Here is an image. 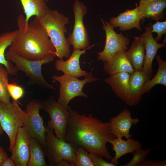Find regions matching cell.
<instances>
[{
    "label": "cell",
    "instance_id": "cell-1",
    "mask_svg": "<svg viewBox=\"0 0 166 166\" xmlns=\"http://www.w3.org/2000/svg\"><path fill=\"white\" fill-rule=\"evenodd\" d=\"M69 117L64 140L88 152L97 153L108 160L112 157L106 145L116 138L109 122H103L91 114H79L68 106Z\"/></svg>",
    "mask_w": 166,
    "mask_h": 166
},
{
    "label": "cell",
    "instance_id": "cell-2",
    "mask_svg": "<svg viewBox=\"0 0 166 166\" xmlns=\"http://www.w3.org/2000/svg\"><path fill=\"white\" fill-rule=\"evenodd\" d=\"M17 24L18 33L8 51L33 61L51 56L57 57L47 33L35 18L26 25L25 17L20 14L17 18Z\"/></svg>",
    "mask_w": 166,
    "mask_h": 166
},
{
    "label": "cell",
    "instance_id": "cell-3",
    "mask_svg": "<svg viewBox=\"0 0 166 166\" xmlns=\"http://www.w3.org/2000/svg\"><path fill=\"white\" fill-rule=\"evenodd\" d=\"M45 29L59 59L70 56V45L65 35L69 18L57 10L50 9L43 16L35 18Z\"/></svg>",
    "mask_w": 166,
    "mask_h": 166
},
{
    "label": "cell",
    "instance_id": "cell-4",
    "mask_svg": "<svg viewBox=\"0 0 166 166\" xmlns=\"http://www.w3.org/2000/svg\"><path fill=\"white\" fill-rule=\"evenodd\" d=\"M5 56L7 60L14 64L17 71H23L33 84L47 89H56L53 85L49 83L45 80L42 72V65L53 61L54 59V57L51 56L42 60L33 61L25 58L8 50L5 54Z\"/></svg>",
    "mask_w": 166,
    "mask_h": 166
},
{
    "label": "cell",
    "instance_id": "cell-5",
    "mask_svg": "<svg viewBox=\"0 0 166 166\" xmlns=\"http://www.w3.org/2000/svg\"><path fill=\"white\" fill-rule=\"evenodd\" d=\"M45 126L46 145L44 150L48 159L49 165L57 166L61 161L65 160L70 162L72 166H75V145L59 139L54 135L52 128L48 125Z\"/></svg>",
    "mask_w": 166,
    "mask_h": 166
},
{
    "label": "cell",
    "instance_id": "cell-6",
    "mask_svg": "<svg viewBox=\"0 0 166 166\" xmlns=\"http://www.w3.org/2000/svg\"><path fill=\"white\" fill-rule=\"evenodd\" d=\"M93 69L89 72L82 80H80L76 77L64 74L60 76H53V82L57 81L60 84L57 102L67 109L69 102L74 97H83L87 98V95L83 91L84 86L86 83L99 80L93 76L92 73Z\"/></svg>",
    "mask_w": 166,
    "mask_h": 166
},
{
    "label": "cell",
    "instance_id": "cell-7",
    "mask_svg": "<svg viewBox=\"0 0 166 166\" xmlns=\"http://www.w3.org/2000/svg\"><path fill=\"white\" fill-rule=\"evenodd\" d=\"M25 115V111L21 108L17 101H13L8 104L0 102V124L9 138L10 152L18 129L23 127Z\"/></svg>",
    "mask_w": 166,
    "mask_h": 166
},
{
    "label": "cell",
    "instance_id": "cell-8",
    "mask_svg": "<svg viewBox=\"0 0 166 166\" xmlns=\"http://www.w3.org/2000/svg\"><path fill=\"white\" fill-rule=\"evenodd\" d=\"M41 100L34 99L30 101L26 107L23 127L29 134L30 137L36 139L43 149L46 145L45 140L46 128L43 124L40 110L42 109V103Z\"/></svg>",
    "mask_w": 166,
    "mask_h": 166
},
{
    "label": "cell",
    "instance_id": "cell-9",
    "mask_svg": "<svg viewBox=\"0 0 166 166\" xmlns=\"http://www.w3.org/2000/svg\"><path fill=\"white\" fill-rule=\"evenodd\" d=\"M72 9L74 16V27L66 39L69 45L73 46V49H84L89 47L90 43L88 33L83 22L87 8L81 1L75 0Z\"/></svg>",
    "mask_w": 166,
    "mask_h": 166
},
{
    "label": "cell",
    "instance_id": "cell-10",
    "mask_svg": "<svg viewBox=\"0 0 166 166\" xmlns=\"http://www.w3.org/2000/svg\"><path fill=\"white\" fill-rule=\"evenodd\" d=\"M42 103V109L50 117L47 125L53 129L57 137L64 140L69 117L68 110L52 96Z\"/></svg>",
    "mask_w": 166,
    "mask_h": 166
},
{
    "label": "cell",
    "instance_id": "cell-11",
    "mask_svg": "<svg viewBox=\"0 0 166 166\" xmlns=\"http://www.w3.org/2000/svg\"><path fill=\"white\" fill-rule=\"evenodd\" d=\"M103 29L106 34L105 45L103 50L97 53V59L103 62L112 57L115 53L126 51L130 43L129 38L122 33L118 34L114 31L110 22L101 18Z\"/></svg>",
    "mask_w": 166,
    "mask_h": 166
},
{
    "label": "cell",
    "instance_id": "cell-12",
    "mask_svg": "<svg viewBox=\"0 0 166 166\" xmlns=\"http://www.w3.org/2000/svg\"><path fill=\"white\" fill-rule=\"evenodd\" d=\"M30 135L25 128L20 127L18 131L11 152V159L15 166H26L30 157Z\"/></svg>",
    "mask_w": 166,
    "mask_h": 166
},
{
    "label": "cell",
    "instance_id": "cell-13",
    "mask_svg": "<svg viewBox=\"0 0 166 166\" xmlns=\"http://www.w3.org/2000/svg\"><path fill=\"white\" fill-rule=\"evenodd\" d=\"M139 122L138 118H132L129 110L125 109L117 115L111 118L109 123L112 133L116 138L124 137L128 139L132 136L130 131L132 125Z\"/></svg>",
    "mask_w": 166,
    "mask_h": 166
},
{
    "label": "cell",
    "instance_id": "cell-14",
    "mask_svg": "<svg viewBox=\"0 0 166 166\" xmlns=\"http://www.w3.org/2000/svg\"><path fill=\"white\" fill-rule=\"evenodd\" d=\"M95 45H93L83 49H73V52L68 59L64 61L63 59L57 60L55 63V69L64 74L78 77L86 76L89 73L82 70L80 67V58L86 51L90 49Z\"/></svg>",
    "mask_w": 166,
    "mask_h": 166
},
{
    "label": "cell",
    "instance_id": "cell-15",
    "mask_svg": "<svg viewBox=\"0 0 166 166\" xmlns=\"http://www.w3.org/2000/svg\"><path fill=\"white\" fill-rule=\"evenodd\" d=\"M151 25L145 27V31L141 35L143 37L145 50V57L142 68L143 71L150 79L152 72V63L158 50L160 48L165 47V44L159 43L154 38L151 31Z\"/></svg>",
    "mask_w": 166,
    "mask_h": 166
},
{
    "label": "cell",
    "instance_id": "cell-16",
    "mask_svg": "<svg viewBox=\"0 0 166 166\" xmlns=\"http://www.w3.org/2000/svg\"><path fill=\"white\" fill-rule=\"evenodd\" d=\"M141 16L137 6L132 10L127 9L117 16L112 17L110 19V23L114 28L119 27L121 31H126L136 28L141 31L140 27Z\"/></svg>",
    "mask_w": 166,
    "mask_h": 166
},
{
    "label": "cell",
    "instance_id": "cell-17",
    "mask_svg": "<svg viewBox=\"0 0 166 166\" xmlns=\"http://www.w3.org/2000/svg\"><path fill=\"white\" fill-rule=\"evenodd\" d=\"M137 7L142 22L146 18L158 21L164 17L166 0H140Z\"/></svg>",
    "mask_w": 166,
    "mask_h": 166
},
{
    "label": "cell",
    "instance_id": "cell-18",
    "mask_svg": "<svg viewBox=\"0 0 166 166\" xmlns=\"http://www.w3.org/2000/svg\"><path fill=\"white\" fill-rule=\"evenodd\" d=\"M130 74L126 72H120L110 75L105 79L116 95L128 105L129 99Z\"/></svg>",
    "mask_w": 166,
    "mask_h": 166
},
{
    "label": "cell",
    "instance_id": "cell-19",
    "mask_svg": "<svg viewBox=\"0 0 166 166\" xmlns=\"http://www.w3.org/2000/svg\"><path fill=\"white\" fill-rule=\"evenodd\" d=\"M142 69L134 70L130 74L129 81V99L128 105L133 106L137 105L141 101L142 95L141 92L146 81L150 80Z\"/></svg>",
    "mask_w": 166,
    "mask_h": 166
},
{
    "label": "cell",
    "instance_id": "cell-20",
    "mask_svg": "<svg viewBox=\"0 0 166 166\" xmlns=\"http://www.w3.org/2000/svg\"><path fill=\"white\" fill-rule=\"evenodd\" d=\"M104 62L103 69L110 75L122 72L131 74L135 70L128 59L125 50L117 52L110 59Z\"/></svg>",
    "mask_w": 166,
    "mask_h": 166
},
{
    "label": "cell",
    "instance_id": "cell-21",
    "mask_svg": "<svg viewBox=\"0 0 166 166\" xmlns=\"http://www.w3.org/2000/svg\"><path fill=\"white\" fill-rule=\"evenodd\" d=\"M108 142L112 144V149L115 153V156L110 161L115 166L118 164V160L123 156L142 148L140 141L131 138L126 140H123L121 138H116L109 140Z\"/></svg>",
    "mask_w": 166,
    "mask_h": 166
},
{
    "label": "cell",
    "instance_id": "cell-22",
    "mask_svg": "<svg viewBox=\"0 0 166 166\" xmlns=\"http://www.w3.org/2000/svg\"><path fill=\"white\" fill-rule=\"evenodd\" d=\"M142 36L135 37L130 48L126 51L127 57L134 70L142 69L145 57Z\"/></svg>",
    "mask_w": 166,
    "mask_h": 166
},
{
    "label": "cell",
    "instance_id": "cell-23",
    "mask_svg": "<svg viewBox=\"0 0 166 166\" xmlns=\"http://www.w3.org/2000/svg\"><path fill=\"white\" fill-rule=\"evenodd\" d=\"M18 31L17 29L6 32L0 34V64L4 66L9 74L13 75H16L17 71L11 62L6 59L5 52L6 49L12 44Z\"/></svg>",
    "mask_w": 166,
    "mask_h": 166
},
{
    "label": "cell",
    "instance_id": "cell-24",
    "mask_svg": "<svg viewBox=\"0 0 166 166\" xmlns=\"http://www.w3.org/2000/svg\"><path fill=\"white\" fill-rule=\"evenodd\" d=\"M25 15L26 25L33 16L38 17L44 15L49 9L45 0H20Z\"/></svg>",
    "mask_w": 166,
    "mask_h": 166
},
{
    "label": "cell",
    "instance_id": "cell-25",
    "mask_svg": "<svg viewBox=\"0 0 166 166\" xmlns=\"http://www.w3.org/2000/svg\"><path fill=\"white\" fill-rule=\"evenodd\" d=\"M156 60L158 68L155 76L151 79L144 82L141 93L143 95L148 93L155 85L157 84L166 86V61L163 60L159 55H157Z\"/></svg>",
    "mask_w": 166,
    "mask_h": 166
},
{
    "label": "cell",
    "instance_id": "cell-26",
    "mask_svg": "<svg viewBox=\"0 0 166 166\" xmlns=\"http://www.w3.org/2000/svg\"><path fill=\"white\" fill-rule=\"evenodd\" d=\"M30 157L26 166H47L44 150L35 139L30 137L29 141Z\"/></svg>",
    "mask_w": 166,
    "mask_h": 166
},
{
    "label": "cell",
    "instance_id": "cell-27",
    "mask_svg": "<svg viewBox=\"0 0 166 166\" xmlns=\"http://www.w3.org/2000/svg\"><path fill=\"white\" fill-rule=\"evenodd\" d=\"M9 74L3 65L0 64V102L6 104L11 103L7 89Z\"/></svg>",
    "mask_w": 166,
    "mask_h": 166
},
{
    "label": "cell",
    "instance_id": "cell-28",
    "mask_svg": "<svg viewBox=\"0 0 166 166\" xmlns=\"http://www.w3.org/2000/svg\"><path fill=\"white\" fill-rule=\"evenodd\" d=\"M154 148L148 149L142 148L133 151L132 153L133 156L131 160L123 166H142V164L147 159L149 153Z\"/></svg>",
    "mask_w": 166,
    "mask_h": 166
},
{
    "label": "cell",
    "instance_id": "cell-29",
    "mask_svg": "<svg viewBox=\"0 0 166 166\" xmlns=\"http://www.w3.org/2000/svg\"><path fill=\"white\" fill-rule=\"evenodd\" d=\"M88 152L82 148L75 145V166H94Z\"/></svg>",
    "mask_w": 166,
    "mask_h": 166
},
{
    "label": "cell",
    "instance_id": "cell-30",
    "mask_svg": "<svg viewBox=\"0 0 166 166\" xmlns=\"http://www.w3.org/2000/svg\"><path fill=\"white\" fill-rule=\"evenodd\" d=\"M7 89L10 97L13 101L17 102L23 97L25 93L24 88L16 83H9Z\"/></svg>",
    "mask_w": 166,
    "mask_h": 166
},
{
    "label": "cell",
    "instance_id": "cell-31",
    "mask_svg": "<svg viewBox=\"0 0 166 166\" xmlns=\"http://www.w3.org/2000/svg\"><path fill=\"white\" fill-rule=\"evenodd\" d=\"M152 27V33L155 32L157 34L156 37L154 38L155 40L158 42L161 38L162 36L166 33V21L163 22H157L154 24L151 23Z\"/></svg>",
    "mask_w": 166,
    "mask_h": 166
},
{
    "label": "cell",
    "instance_id": "cell-32",
    "mask_svg": "<svg viewBox=\"0 0 166 166\" xmlns=\"http://www.w3.org/2000/svg\"><path fill=\"white\" fill-rule=\"evenodd\" d=\"M89 153L94 166H115L104 160L101 156L97 153L93 152H89Z\"/></svg>",
    "mask_w": 166,
    "mask_h": 166
},
{
    "label": "cell",
    "instance_id": "cell-33",
    "mask_svg": "<svg viewBox=\"0 0 166 166\" xmlns=\"http://www.w3.org/2000/svg\"><path fill=\"white\" fill-rule=\"evenodd\" d=\"M166 160L160 161L158 160H148L146 159L142 166H165Z\"/></svg>",
    "mask_w": 166,
    "mask_h": 166
},
{
    "label": "cell",
    "instance_id": "cell-34",
    "mask_svg": "<svg viewBox=\"0 0 166 166\" xmlns=\"http://www.w3.org/2000/svg\"><path fill=\"white\" fill-rule=\"evenodd\" d=\"M9 158L4 148L0 145V166L5 160Z\"/></svg>",
    "mask_w": 166,
    "mask_h": 166
},
{
    "label": "cell",
    "instance_id": "cell-35",
    "mask_svg": "<svg viewBox=\"0 0 166 166\" xmlns=\"http://www.w3.org/2000/svg\"><path fill=\"white\" fill-rule=\"evenodd\" d=\"M1 166H15V164L11 158L5 160Z\"/></svg>",
    "mask_w": 166,
    "mask_h": 166
},
{
    "label": "cell",
    "instance_id": "cell-36",
    "mask_svg": "<svg viewBox=\"0 0 166 166\" xmlns=\"http://www.w3.org/2000/svg\"><path fill=\"white\" fill-rule=\"evenodd\" d=\"M57 166H72L70 162L65 160H63L59 163Z\"/></svg>",
    "mask_w": 166,
    "mask_h": 166
},
{
    "label": "cell",
    "instance_id": "cell-37",
    "mask_svg": "<svg viewBox=\"0 0 166 166\" xmlns=\"http://www.w3.org/2000/svg\"><path fill=\"white\" fill-rule=\"evenodd\" d=\"M3 131H4L2 129L0 124V136L1 135L3 134Z\"/></svg>",
    "mask_w": 166,
    "mask_h": 166
},
{
    "label": "cell",
    "instance_id": "cell-38",
    "mask_svg": "<svg viewBox=\"0 0 166 166\" xmlns=\"http://www.w3.org/2000/svg\"><path fill=\"white\" fill-rule=\"evenodd\" d=\"M45 0V1L46 2H48V1H49V0Z\"/></svg>",
    "mask_w": 166,
    "mask_h": 166
},
{
    "label": "cell",
    "instance_id": "cell-39",
    "mask_svg": "<svg viewBox=\"0 0 166 166\" xmlns=\"http://www.w3.org/2000/svg\"></svg>",
    "mask_w": 166,
    "mask_h": 166
}]
</instances>
